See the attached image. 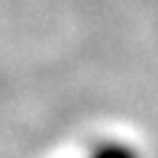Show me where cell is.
<instances>
[{
    "instance_id": "1",
    "label": "cell",
    "mask_w": 158,
    "mask_h": 158,
    "mask_svg": "<svg viewBox=\"0 0 158 158\" xmlns=\"http://www.w3.org/2000/svg\"><path fill=\"white\" fill-rule=\"evenodd\" d=\"M89 158H140L133 147L124 142H101L99 147L92 149Z\"/></svg>"
}]
</instances>
